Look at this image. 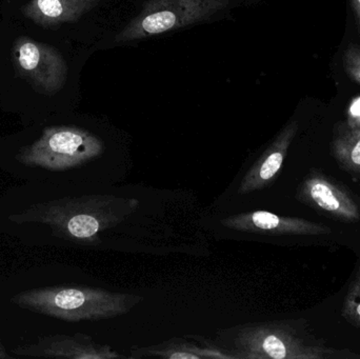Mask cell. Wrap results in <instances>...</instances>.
<instances>
[{
    "label": "cell",
    "mask_w": 360,
    "mask_h": 359,
    "mask_svg": "<svg viewBox=\"0 0 360 359\" xmlns=\"http://www.w3.org/2000/svg\"><path fill=\"white\" fill-rule=\"evenodd\" d=\"M12 55L18 75L38 92L55 96L69 84V61L54 46L22 36L15 41Z\"/></svg>",
    "instance_id": "obj_6"
},
{
    "label": "cell",
    "mask_w": 360,
    "mask_h": 359,
    "mask_svg": "<svg viewBox=\"0 0 360 359\" xmlns=\"http://www.w3.org/2000/svg\"><path fill=\"white\" fill-rule=\"evenodd\" d=\"M143 301L139 295L88 287L34 289L11 299L22 309L73 322L118 318Z\"/></svg>",
    "instance_id": "obj_4"
},
{
    "label": "cell",
    "mask_w": 360,
    "mask_h": 359,
    "mask_svg": "<svg viewBox=\"0 0 360 359\" xmlns=\"http://www.w3.org/2000/svg\"><path fill=\"white\" fill-rule=\"evenodd\" d=\"M332 151L342 168L360 173V126L340 122L334 132Z\"/></svg>",
    "instance_id": "obj_12"
},
{
    "label": "cell",
    "mask_w": 360,
    "mask_h": 359,
    "mask_svg": "<svg viewBox=\"0 0 360 359\" xmlns=\"http://www.w3.org/2000/svg\"><path fill=\"white\" fill-rule=\"evenodd\" d=\"M348 124L351 126H360V96L355 98L349 107Z\"/></svg>",
    "instance_id": "obj_15"
},
{
    "label": "cell",
    "mask_w": 360,
    "mask_h": 359,
    "mask_svg": "<svg viewBox=\"0 0 360 359\" xmlns=\"http://www.w3.org/2000/svg\"><path fill=\"white\" fill-rule=\"evenodd\" d=\"M342 316L351 325L360 329V268L345 299Z\"/></svg>",
    "instance_id": "obj_13"
},
{
    "label": "cell",
    "mask_w": 360,
    "mask_h": 359,
    "mask_svg": "<svg viewBox=\"0 0 360 359\" xmlns=\"http://www.w3.org/2000/svg\"><path fill=\"white\" fill-rule=\"evenodd\" d=\"M18 355L72 359H117L127 356L110 346L101 345L86 334L55 335L40 339L36 345L15 350Z\"/></svg>",
    "instance_id": "obj_10"
},
{
    "label": "cell",
    "mask_w": 360,
    "mask_h": 359,
    "mask_svg": "<svg viewBox=\"0 0 360 359\" xmlns=\"http://www.w3.org/2000/svg\"><path fill=\"white\" fill-rule=\"evenodd\" d=\"M218 344L234 359H326L344 358L302 334L296 322H249L218 332Z\"/></svg>",
    "instance_id": "obj_3"
},
{
    "label": "cell",
    "mask_w": 360,
    "mask_h": 359,
    "mask_svg": "<svg viewBox=\"0 0 360 359\" xmlns=\"http://www.w3.org/2000/svg\"><path fill=\"white\" fill-rule=\"evenodd\" d=\"M298 122L291 119L274 137L255 164L241 179L238 187L240 195L266 189L278 176L288 152L298 132Z\"/></svg>",
    "instance_id": "obj_9"
},
{
    "label": "cell",
    "mask_w": 360,
    "mask_h": 359,
    "mask_svg": "<svg viewBox=\"0 0 360 359\" xmlns=\"http://www.w3.org/2000/svg\"><path fill=\"white\" fill-rule=\"evenodd\" d=\"M344 65L351 79L360 84V46H350L344 55Z\"/></svg>",
    "instance_id": "obj_14"
},
{
    "label": "cell",
    "mask_w": 360,
    "mask_h": 359,
    "mask_svg": "<svg viewBox=\"0 0 360 359\" xmlns=\"http://www.w3.org/2000/svg\"><path fill=\"white\" fill-rule=\"evenodd\" d=\"M136 198L88 195L55 200L11 217L14 221H39L68 240L95 244L99 233L124 223L139 209Z\"/></svg>",
    "instance_id": "obj_2"
},
{
    "label": "cell",
    "mask_w": 360,
    "mask_h": 359,
    "mask_svg": "<svg viewBox=\"0 0 360 359\" xmlns=\"http://www.w3.org/2000/svg\"><path fill=\"white\" fill-rule=\"evenodd\" d=\"M184 339L175 337L149 347L133 346L131 348V358H168V359H234L229 352L215 341L205 337L188 335Z\"/></svg>",
    "instance_id": "obj_11"
},
{
    "label": "cell",
    "mask_w": 360,
    "mask_h": 359,
    "mask_svg": "<svg viewBox=\"0 0 360 359\" xmlns=\"http://www.w3.org/2000/svg\"><path fill=\"white\" fill-rule=\"evenodd\" d=\"M224 227L243 233L270 235H321L331 233V229L297 217L281 216L268 211H254L226 217Z\"/></svg>",
    "instance_id": "obj_8"
},
{
    "label": "cell",
    "mask_w": 360,
    "mask_h": 359,
    "mask_svg": "<svg viewBox=\"0 0 360 359\" xmlns=\"http://www.w3.org/2000/svg\"><path fill=\"white\" fill-rule=\"evenodd\" d=\"M297 198L331 218L347 223L360 221V209L352 194L321 173H310L300 185Z\"/></svg>",
    "instance_id": "obj_7"
},
{
    "label": "cell",
    "mask_w": 360,
    "mask_h": 359,
    "mask_svg": "<svg viewBox=\"0 0 360 359\" xmlns=\"http://www.w3.org/2000/svg\"><path fill=\"white\" fill-rule=\"evenodd\" d=\"M8 355L6 353V350L2 347L1 344H0V358H8Z\"/></svg>",
    "instance_id": "obj_18"
},
{
    "label": "cell",
    "mask_w": 360,
    "mask_h": 359,
    "mask_svg": "<svg viewBox=\"0 0 360 359\" xmlns=\"http://www.w3.org/2000/svg\"><path fill=\"white\" fill-rule=\"evenodd\" d=\"M353 6H354L355 12L360 19V0H352Z\"/></svg>",
    "instance_id": "obj_17"
},
{
    "label": "cell",
    "mask_w": 360,
    "mask_h": 359,
    "mask_svg": "<svg viewBox=\"0 0 360 359\" xmlns=\"http://www.w3.org/2000/svg\"><path fill=\"white\" fill-rule=\"evenodd\" d=\"M230 0H126L124 16L103 50L136 46L200 25L233 20Z\"/></svg>",
    "instance_id": "obj_1"
},
{
    "label": "cell",
    "mask_w": 360,
    "mask_h": 359,
    "mask_svg": "<svg viewBox=\"0 0 360 359\" xmlns=\"http://www.w3.org/2000/svg\"><path fill=\"white\" fill-rule=\"evenodd\" d=\"M105 150V139L91 129L55 126L46 128L33 145L23 148L17 159L25 166L63 171L84 166Z\"/></svg>",
    "instance_id": "obj_5"
},
{
    "label": "cell",
    "mask_w": 360,
    "mask_h": 359,
    "mask_svg": "<svg viewBox=\"0 0 360 359\" xmlns=\"http://www.w3.org/2000/svg\"><path fill=\"white\" fill-rule=\"evenodd\" d=\"M230 1L233 2L237 8H245V6H255L264 0H230Z\"/></svg>",
    "instance_id": "obj_16"
}]
</instances>
